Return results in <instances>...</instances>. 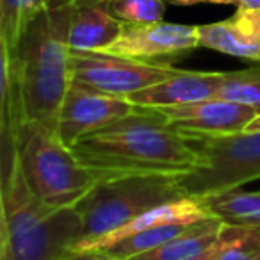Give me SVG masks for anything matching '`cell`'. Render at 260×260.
<instances>
[{"instance_id": "5b68a950", "label": "cell", "mask_w": 260, "mask_h": 260, "mask_svg": "<svg viewBox=\"0 0 260 260\" xmlns=\"http://www.w3.org/2000/svg\"><path fill=\"white\" fill-rule=\"evenodd\" d=\"M184 198L178 177L171 175H118L100 178L98 184L75 205L84 224L87 242L107 235L139 214Z\"/></svg>"}, {"instance_id": "8992f818", "label": "cell", "mask_w": 260, "mask_h": 260, "mask_svg": "<svg viewBox=\"0 0 260 260\" xmlns=\"http://www.w3.org/2000/svg\"><path fill=\"white\" fill-rule=\"evenodd\" d=\"M191 141L198 150V164L178 177L184 196L200 198L260 180V130L202 136Z\"/></svg>"}, {"instance_id": "3957f363", "label": "cell", "mask_w": 260, "mask_h": 260, "mask_svg": "<svg viewBox=\"0 0 260 260\" xmlns=\"http://www.w3.org/2000/svg\"><path fill=\"white\" fill-rule=\"evenodd\" d=\"M0 260H61L84 237L75 207H52L29 191L16 152L0 157Z\"/></svg>"}, {"instance_id": "30bf717a", "label": "cell", "mask_w": 260, "mask_h": 260, "mask_svg": "<svg viewBox=\"0 0 260 260\" xmlns=\"http://www.w3.org/2000/svg\"><path fill=\"white\" fill-rule=\"evenodd\" d=\"M152 109H157L189 141L202 136L242 132L258 114L255 109L230 100H221V98H209V100L175 105V107Z\"/></svg>"}, {"instance_id": "7a4b0ae2", "label": "cell", "mask_w": 260, "mask_h": 260, "mask_svg": "<svg viewBox=\"0 0 260 260\" xmlns=\"http://www.w3.org/2000/svg\"><path fill=\"white\" fill-rule=\"evenodd\" d=\"M73 6L54 2L29 23L18 47L8 50L18 82L25 121L55 130L61 104L72 86L68 29Z\"/></svg>"}, {"instance_id": "cb8c5ba5", "label": "cell", "mask_w": 260, "mask_h": 260, "mask_svg": "<svg viewBox=\"0 0 260 260\" xmlns=\"http://www.w3.org/2000/svg\"><path fill=\"white\" fill-rule=\"evenodd\" d=\"M66 4L73 6V8H87V6H96V4H105L109 0H61Z\"/></svg>"}, {"instance_id": "ba28073f", "label": "cell", "mask_w": 260, "mask_h": 260, "mask_svg": "<svg viewBox=\"0 0 260 260\" xmlns=\"http://www.w3.org/2000/svg\"><path fill=\"white\" fill-rule=\"evenodd\" d=\"M196 48H200L198 25L162 20L155 23H125L118 40L104 52L143 62L171 64V61L185 57Z\"/></svg>"}, {"instance_id": "9c48e42d", "label": "cell", "mask_w": 260, "mask_h": 260, "mask_svg": "<svg viewBox=\"0 0 260 260\" xmlns=\"http://www.w3.org/2000/svg\"><path fill=\"white\" fill-rule=\"evenodd\" d=\"M138 109L126 98L96 93L72 82L61 104L55 132L66 146L72 148L79 139L107 126L116 119L128 116Z\"/></svg>"}, {"instance_id": "2e32d148", "label": "cell", "mask_w": 260, "mask_h": 260, "mask_svg": "<svg viewBox=\"0 0 260 260\" xmlns=\"http://www.w3.org/2000/svg\"><path fill=\"white\" fill-rule=\"evenodd\" d=\"M209 216L217 217L224 224L235 226H260V191L226 189L196 198Z\"/></svg>"}, {"instance_id": "6da1fadb", "label": "cell", "mask_w": 260, "mask_h": 260, "mask_svg": "<svg viewBox=\"0 0 260 260\" xmlns=\"http://www.w3.org/2000/svg\"><path fill=\"white\" fill-rule=\"evenodd\" d=\"M102 178L118 175L182 177L198 164V150L157 109L138 107L72 146Z\"/></svg>"}, {"instance_id": "d4e9b609", "label": "cell", "mask_w": 260, "mask_h": 260, "mask_svg": "<svg viewBox=\"0 0 260 260\" xmlns=\"http://www.w3.org/2000/svg\"><path fill=\"white\" fill-rule=\"evenodd\" d=\"M241 8L260 9V0H241Z\"/></svg>"}, {"instance_id": "8fae6325", "label": "cell", "mask_w": 260, "mask_h": 260, "mask_svg": "<svg viewBox=\"0 0 260 260\" xmlns=\"http://www.w3.org/2000/svg\"><path fill=\"white\" fill-rule=\"evenodd\" d=\"M200 47L260 64V9L237 8L230 18L198 25Z\"/></svg>"}, {"instance_id": "277c9868", "label": "cell", "mask_w": 260, "mask_h": 260, "mask_svg": "<svg viewBox=\"0 0 260 260\" xmlns=\"http://www.w3.org/2000/svg\"><path fill=\"white\" fill-rule=\"evenodd\" d=\"M16 160L29 191L52 207H75L100 180L84 166L54 128L25 121L15 138Z\"/></svg>"}, {"instance_id": "7c38bea8", "label": "cell", "mask_w": 260, "mask_h": 260, "mask_svg": "<svg viewBox=\"0 0 260 260\" xmlns=\"http://www.w3.org/2000/svg\"><path fill=\"white\" fill-rule=\"evenodd\" d=\"M223 73L224 72L175 70L164 80L130 94L126 100L138 107H175L209 100L216 96Z\"/></svg>"}, {"instance_id": "5bb4252c", "label": "cell", "mask_w": 260, "mask_h": 260, "mask_svg": "<svg viewBox=\"0 0 260 260\" xmlns=\"http://www.w3.org/2000/svg\"><path fill=\"white\" fill-rule=\"evenodd\" d=\"M224 223L217 217H207L191 224L184 234L166 244L130 260H212L221 246Z\"/></svg>"}, {"instance_id": "ac0fdd59", "label": "cell", "mask_w": 260, "mask_h": 260, "mask_svg": "<svg viewBox=\"0 0 260 260\" xmlns=\"http://www.w3.org/2000/svg\"><path fill=\"white\" fill-rule=\"evenodd\" d=\"M189 226L191 224H162V226L150 228V230L139 232V234L128 235V237H123L119 241L112 242L107 248H104V251L119 256L123 260H130L132 256L143 255V253H148L152 249L159 248V246L166 244L168 241L175 239L177 235L184 234Z\"/></svg>"}, {"instance_id": "484cf974", "label": "cell", "mask_w": 260, "mask_h": 260, "mask_svg": "<svg viewBox=\"0 0 260 260\" xmlns=\"http://www.w3.org/2000/svg\"><path fill=\"white\" fill-rule=\"evenodd\" d=\"M246 130H248V132H256V130H260V114H256L255 118H253V121L246 126Z\"/></svg>"}, {"instance_id": "ffe728a7", "label": "cell", "mask_w": 260, "mask_h": 260, "mask_svg": "<svg viewBox=\"0 0 260 260\" xmlns=\"http://www.w3.org/2000/svg\"><path fill=\"white\" fill-rule=\"evenodd\" d=\"M212 260H260V226L224 224Z\"/></svg>"}, {"instance_id": "e0dca14e", "label": "cell", "mask_w": 260, "mask_h": 260, "mask_svg": "<svg viewBox=\"0 0 260 260\" xmlns=\"http://www.w3.org/2000/svg\"><path fill=\"white\" fill-rule=\"evenodd\" d=\"M57 0H0V43L15 50L29 23Z\"/></svg>"}, {"instance_id": "d6986e66", "label": "cell", "mask_w": 260, "mask_h": 260, "mask_svg": "<svg viewBox=\"0 0 260 260\" xmlns=\"http://www.w3.org/2000/svg\"><path fill=\"white\" fill-rule=\"evenodd\" d=\"M214 98L246 105L260 114V64L237 72H224Z\"/></svg>"}, {"instance_id": "7402d4cb", "label": "cell", "mask_w": 260, "mask_h": 260, "mask_svg": "<svg viewBox=\"0 0 260 260\" xmlns=\"http://www.w3.org/2000/svg\"><path fill=\"white\" fill-rule=\"evenodd\" d=\"M61 260H123V258L111 255V253L104 251V249H86V251H73Z\"/></svg>"}, {"instance_id": "9a60e30c", "label": "cell", "mask_w": 260, "mask_h": 260, "mask_svg": "<svg viewBox=\"0 0 260 260\" xmlns=\"http://www.w3.org/2000/svg\"><path fill=\"white\" fill-rule=\"evenodd\" d=\"M125 23L109 9V2L87 8H73L68 45L77 52H104L121 34Z\"/></svg>"}, {"instance_id": "4fadbf2b", "label": "cell", "mask_w": 260, "mask_h": 260, "mask_svg": "<svg viewBox=\"0 0 260 260\" xmlns=\"http://www.w3.org/2000/svg\"><path fill=\"white\" fill-rule=\"evenodd\" d=\"M207 217H212V216H209V212L203 209L198 200L191 198V196H184L180 200L153 207V209L139 214L138 217H134L132 221H128L126 224L119 226L118 230L111 232V234L102 235V237L93 239V241H87V242H77L73 246L72 253L86 251V249H104L109 244H112V242L119 241V239L150 230V228L162 226V224H192V223H198V221L207 219Z\"/></svg>"}, {"instance_id": "52a82bcc", "label": "cell", "mask_w": 260, "mask_h": 260, "mask_svg": "<svg viewBox=\"0 0 260 260\" xmlns=\"http://www.w3.org/2000/svg\"><path fill=\"white\" fill-rule=\"evenodd\" d=\"M70 61L73 84L118 98H128L164 80L177 70L170 62H143L105 52L72 50Z\"/></svg>"}, {"instance_id": "603a6c76", "label": "cell", "mask_w": 260, "mask_h": 260, "mask_svg": "<svg viewBox=\"0 0 260 260\" xmlns=\"http://www.w3.org/2000/svg\"><path fill=\"white\" fill-rule=\"evenodd\" d=\"M168 4L180 6V8H189V6H198V4L235 6V8H241V0H168Z\"/></svg>"}, {"instance_id": "44dd1931", "label": "cell", "mask_w": 260, "mask_h": 260, "mask_svg": "<svg viewBox=\"0 0 260 260\" xmlns=\"http://www.w3.org/2000/svg\"><path fill=\"white\" fill-rule=\"evenodd\" d=\"M166 0H109V9L125 23H155L166 15Z\"/></svg>"}]
</instances>
